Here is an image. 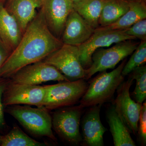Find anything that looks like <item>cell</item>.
Instances as JSON below:
<instances>
[{"instance_id": "obj_1", "label": "cell", "mask_w": 146, "mask_h": 146, "mask_svg": "<svg viewBox=\"0 0 146 146\" xmlns=\"http://www.w3.org/2000/svg\"><path fill=\"white\" fill-rule=\"evenodd\" d=\"M63 44L47 26L41 7L0 69V78H9L21 68L43 60Z\"/></svg>"}, {"instance_id": "obj_2", "label": "cell", "mask_w": 146, "mask_h": 146, "mask_svg": "<svg viewBox=\"0 0 146 146\" xmlns=\"http://www.w3.org/2000/svg\"><path fill=\"white\" fill-rule=\"evenodd\" d=\"M126 63L124 59L117 68L111 72H100L88 84L86 92L80 100V106L84 108L102 105L110 101L120 84L124 80L122 71Z\"/></svg>"}, {"instance_id": "obj_3", "label": "cell", "mask_w": 146, "mask_h": 146, "mask_svg": "<svg viewBox=\"0 0 146 146\" xmlns=\"http://www.w3.org/2000/svg\"><path fill=\"white\" fill-rule=\"evenodd\" d=\"M6 111L29 133L57 141L53 133L52 116L49 110L44 106L33 108L26 105H14L8 106Z\"/></svg>"}, {"instance_id": "obj_4", "label": "cell", "mask_w": 146, "mask_h": 146, "mask_svg": "<svg viewBox=\"0 0 146 146\" xmlns=\"http://www.w3.org/2000/svg\"><path fill=\"white\" fill-rule=\"evenodd\" d=\"M88 84L85 80L80 79L45 85L43 106L50 111L75 105L86 92Z\"/></svg>"}, {"instance_id": "obj_5", "label": "cell", "mask_w": 146, "mask_h": 146, "mask_svg": "<svg viewBox=\"0 0 146 146\" xmlns=\"http://www.w3.org/2000/svg\"><path fill=\"white\" fill-rule=\"evenodd\" d=\"M84 108L80 105L56 110L52 116L53 129L63 141L74 145L82 142L80 125Z\"/></svg>"}, {"instance_id": "obj_6", "label": "cell", "mask_w": 146, "mask_h": 146, "mask_svg": "<svg viewBox=\"0 0 146 146\" xmlns=\"http://www.w3.org/2000/svg\"><path fill=\"white\" fill-rule=\"evenodd\" d=\"M42 60L56 68L70 81L86 78V70L80 63L77 46L63 44Z\"/></svg>"}, {"instance_id": "obj_7", "label": "cell", "mask_w": 146, "mask_h": 146, "mask_svg": "<svg viewBox=\"0 0 146 146\" xmlns=\"http://www.w3.org/2000/svg\"><path fill=\"white\" fill-rule=\"evenodd\" d=\"M128 40L119 42L106 49H99L92 55V64L86 70V80L97 72L114 69L116 65L132 54L139 43Z\"/></svg>"}, {"instance_id": "obj_8", "label": "cell", "mask_w": 146, "mask_h": 146, "mask_svg": "<svg viewBox=\"0 0 146 146\" xmlns=\"http://www.w3.org/2000/svg\"><path fill=\"white\" fill-rule=\"evenodd\" d=\"M136 39L126 34L123 30H108L99 27L87 41L78 46L80 63L85 70L92 64V56L96 50L110 46L113 44L128 40Z\"/></svg>"}, {"instance_id": "obj_9", "label": "cell", "mask_w": 146, "mask_h": 146, "mask_svg": "<svg viewBox=\"0 0 146 146\" xmlns=\"http://www.w3.org/2000/svg\"><path fill=\"white\" fill-rule=\"evenodd\" d=\"M133 80L129 75L127 80H124L120 84L117 90V96L113 105L118 116L130 133L136 135L142 104L136 102L131 98L129 90Z\"/></svg>"}, {"instance_id": "obj_10", "label": "cell", "mask_w": 146, "mask_h": 146, "mask_svg": "<svg viewBox=\"0 0 146 146\" xmlns=\"http://www.w3.org/2000/svg\"><path fill=\"white\" fill-rule=\"evenodd\" d=\"M44 86L16 83L9 80L2 98L5 106L24 104L43 106L44 98Z\"/></svg>"}, {"instance_id": "obj_11", "label": "cell", "mask_w": 146, "mask_h": 146, "mask_svg": "<svg viewBox=\"0 0 146 146\" xmlns=\"http://www.w3.org/2000/svg\"><path fill=\"white\" fill-rule=\"evenodd\" d=\"M9 78L13 82L31 85L51 81H70L56 68L42 60L21 68Z\"/></svg>"}, {"instance_id": "obj_12", "label": "cell", "mask_w": 146, "mask_h": 146, "mask_svg": "<svg viewBox=\"0 0 146 146\" xmlns=\"http://www.w3.org/2000/svg\"><path fill=\"white\" fill-rule=\"evenodd\" d=\"M42 7L47 26L59 39L68 16L74 9L73 3L70 0H44Z\"/></svg>"}, {"instance_id": "obj_13", "label": "cell", "mask_w": 146, "mask_h": 146, "mask_svg": "<svg viewBox=\"0 0 146 146\" xmlns=\"http://www.w3.org/2000/svg\"><path fill=\"white\" fill-rule=\"evenodd\" d=\"M101 105L90 107L81 120L83 145L103 146L104 135L107 131L102 123L100 112Z\"/></svg>"}, {"instance_id": "obj_14", "label": "cell", "mask_w": 146, "mask_h": 146, "mask_svg": "<svg viewBox=\"0 0 146 146\" xmlns=\"http://www.w3.org/2000/svg\"><path fill=\"white\" fill-rule=\"evenodd\" d=\"M95 29L73 9L66 20L61 41L63 44L78 46L91 37Z\"/></svg>"}, {"instance_id": "obj_15", "label": "cell", "mask_w": 146, "mask_h": 146, "mask_svg": "<svg viewBox=\"0 0 146 146\" xmlns=\"http://www.w3.org/2000/svg\"><path fill=\"white\" fill-rule=\"evenodd\" d=\"M23 34L16 19L0 0V39L11 53L18 46Z\"/></svg>"}, {"instance_id": "obj_16", "label": "cell", "mask_w": 146, "mask_h": 146, "mask_svg": "<svg viewBox=\"0 0 146 146\" xmlns=\"http://www.w3.org/2000/svg\"><path fill=\"white\" fill-rule=\"evenodd\" d=\"M42 0H8L5 7L15 18L23 33L36 16V9L42 7Z\"/></svg>"}, {"instance_id": "obj_17", "label": "cell", "mask_w": 146, "mask_h": 146, "mask_svg": "<svg viewBox=\"0 0 146 146\" xmlns=\"http://www.w3.org/2000/svg\"><path fill=\"white\" fill-rule=\"evenodd\" d=\"M106 119L115 146H135L131 133L112 105L106 112Z\"/></svg>"}, {"instance_id": "obj_18", "label": "cell", "mask_w": 146, "mask_h": 146, "mask_svg": "<svg viewBox=\"0 0 146 146\" xmlns=\"http://www.w3.org/2000/svg\"><path fill=\"white\" fill-rule=\"evenodd\" d=\"M129 5L128 10L117 21L109 26L102 27L106 29L123 30L138 21L146 19V5L144 0H129Z\"/></svg>"}, {"instance_id": "obj_19", "label": "cell", "mask_w": 146, "mask_h": 146, "mask_svg": "<svg viewBox=\"0 0 146 146\" xmlns=\"http://www.w3.org/2000/svg\"><path fill=\"white\" fill-rule=\"evenodd\" d=\"M129 9V0H104L99 21V27L114 23Z\"/></svg>"}, {"instance_id": "obj_20", "label": "cell", "mask_w": 146, "mask_h": 146, "mask_svg": "<svg viewBox=\"0 0 146 146\" xmlns=\"http://www.w3.org/2000/svg\"><path fill=\"white\" fill-rule=\"evenodd\" d=\"M104 0H83L73 3L74 9L94 29L99 27V21Z\"/></svg>"}, {"instance_id": "obj_21", "label": "cell", "mask_w": 146, "mask_h": 146, "mask_svg": "<svg viewBox=\"0 0 146 146\" xmlns=\"http://www.w3.org/2000/svg\"><path fill=\"white\" fill-rule=\"evenodd\" d=\"M1 146H44L47 144L33 139L23 131L18 126L13 127L7 134L3 136Z\"/></svg>"}, {"instance_id": "obj_22", "label": "cell", "mask_w": 146, "mask_h": 146, "mask_svg": "<svg viewBox=\"0 0 146 146\" xmlns=\"http://www.w3.org/2000/svg\"><path fill=\"white\" fill-rule=\"evenodd\" d=\"M136 80V86L131 95L136 102L143 104L146 99V66L141 65L129 74Z\"/></svg>"}, {"instance_id": "obj_23", "label": "cell", "mask_w": 146, "mask_h": 146, "mask_svg": "<svg viewBox=\"0 0 146 146\" xmlns=\"http://www.w3.org/2000/svg\"><path fill=\"white\" fill-rule=\"evenodd\" d=\"M122 71L124 77L128 75L136 68L145 65L146 61V41H142L131 54Z\"/></svg>"}, {"instance_id": "obj_24", "label": "cell", "mask_w": 146, "mask_h": 146, "mask_svg": "<svg viewBox=\"0 0 146 146\" xmlns=\"http://www.w3.org/2000/svg\"><path fill=\"white\" fill-rule=\"evenodd\" d=\"M125 33L129 36L146 41V20L138 21L128 28L123 30Z\"/></svg>"}, {"instance_id": "obj_25", "label": "cell", "mask_w": 146, "mask_h": 146, "mask_svg": "<svg viewBox=\"0 0 146 146\" xmlns=\"http://www.w3.org/2000/svg\"><path fill=\"white\" fill-rule=\"evenodd\" d=\"M138 139L141 145H146V100L142 104L138 127Z\"/></svg>"}, {"instance_id": "obj_26", "label": "cell", "mask_w": 146, "mask_h": 146, "mask_svg": "<svg viewBox=\"0 0 146 146\" xmlns=\"http://www.w3.org/2000/svg\"><path fill=\"white\" fill-rule=\"evenodd\" d=\"M3 80H0V129L3 128L5 125L2 98L4 91L9 81V80H5L4 78H3Z\"/></svg>"}, {"instance_id": "obj_27", "label": "cell", "mask_w": 146, "mask_h": 146, "mask_svg": "<svg viewBox=\"0 0 146 146\" xmlns=\"http://www.w3.org/2000/svg\"><path fill=\"white\" fill-rule=\"evenodd\" d=\"M10 53L9 50L0 39V69Z\"/></svg>"}, {"instance_id": "obj_28", "label": "cell", "mask_w": 146, "mask_h": 146, "mask_svg": "<svg viewBox=\"0 0 146 146\" xmlns=\"http://www.w3.org/2000/svg\"><path fill=\"white\" fill-rule=\"evenodd\" d=\"M71 1L74 3H76L79 2L81 1H83V0H70Z\"/></svg>"}, {"instance_id": "obj_29", "label": "cell", "mask_w": 146, "mask_h": 146, "mask_svg": "<svg viewBox=\"0 0 146 146\" xmlns=\"http://www.w3.org/2000/svg\"><path fill=\"white\" fill-rule=\"evenodd\" d=\"M3 136H0V145H1V139Z\"/></svg>"}, {"instance_id": "obj_30", "label": "cell", "mask_w": 146, "mask_h": 146, "mask_svg": "<svg viewBox=\"0 0 146 146\" xmlns=\"http://www.w3.org/2000/svg\"><path fill=\"white\" fill-rule=\"evenodd\" d=\"M1 1H3V2H4V1H5V0H1Z\"/></svg>"}, {"instance_id": "obj_31", "label": "cell", "mask_w": 146, "mask_h": 146, "mask_svg": "<svg viewBox=\"0 0 146 146\" xmlns=\"http://www.w3.org/2000/svg\"><path fill=\"white\" fill-rule=\"evenodd\" d=\"M42 1H44V0H42Z\"/></svg>"}]
</instances>
